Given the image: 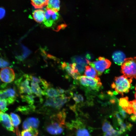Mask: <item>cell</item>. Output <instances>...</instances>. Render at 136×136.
<instances>
[{
  "mask_svg": "<svg viewBox=\"0 0 136 136\" xmlns=\"http://www.w3.org/2000/svg\"><path fill=\"white\" fill-rule=\"evenodd\" d=\"M66 126L71 131L68 136H91L89 129L79 119L67 123Z\"/></svg>",
  "mask_w": 136,
  "mask_h": 136,
  "instance_id": "cell-1",
  "label": "cell"
},
{
  "mask_svg": "<svg viewBox=\"0 0 136 136\" xmlns=\"http://www.w3.org/2000/svg\"><path fill=\"white\" fill-rule=\"evenodd\" d=\"M132 81V79L126 77L124 75L115 77L111 87L117 93L123 96L124 93L129 91Z\"/></svg>",
  "mask_w": 136,
  "mask_h": 136,
  "instance_id": "cell-2",
  "label": "cell"
},
{
  "mask_svg": "<svg viewBox=\"0 0 136 136\" xmlns=\"http://www.w3.org/2000/svg\"><path fill=\"white\" fill-rule=\"evenodd\" d=\"M121 71L125 77L136 79V57L125 58L121 65Z\"/></svg>",
  "mask_w": 136,
  "mask_h": 136,
  "instance_id": "cell-3",
  "label": "cell"
},
{
  "mask_svg": "<svg viewBox=\"0 0 136 136\" xmlns=\"http://www.w3.org/2000/svg\"><path fill=\"white\" fill-rule=\"evenodd\" d=\"M111 62L109 60L103 57H99L95 61H89L88 64L95 69L99 76L110 66Z\"/></svg>",
  "mask_w": 136,
  "mask_h": 136,
  "instance_id": "cell-4",
  "label": "cell"
},
{
  "mask_svg": "<svg viewBox=\"0 0 136 136\" xmlns=\"http://www.w3.org/2000/svg\"><path fill=\"white\" fill-rule=\"evenodd\" d=\"M69 97L63 94L56 97L49 98L45 101L44 105L57 109H60L68 101Z\"/></svg>",
  "mask_w": 136,
  "mask_h": 136,
  "instance_id": "cell-5",
  "label": "cell"
},
{
  "mask_svg": "<svg viewBox=\"0 0 136 136\" xmlns=\"http://www.w3.org/2000/svg\"><path fill=\"white\" fill-rule=\"evenodd\" d=\"M79 80L81 85L89 90H98L102 85L100 80H97L84 75L80 76Z\"/></svg>",
  "mask_w": 136,
  "mask_h": 136,
  "instance_id": "cell-6",
  "label": "cell"
},
{
  "mask_svg": "<svg viewBox=\"0 0 136 136\" xmlns=\"http://www.w3.org/2000/svg\"><path fill=\"white\" fill-rule=\"evenodd\" d=\"M24 76V79L23 80V78L21 77L16 81L15 83L18 87L20 94H32V91L29 86V81H31L29 75H25Z\"/></svg>",
  "mask_w": 136,
  "mask_h": 136,
  "instance_id": "cell-7",
  "label": "cell"
},
{
  "mask_svg": "<svg viewBox=\"0 0 136 136\" xmlns=\"http://www.w3.org/2000/svg\"><path fill=\"white\" fill-rule=\"evenodd\" d=\"M44 11L45 19L43 23L47 27H50L58 19L59 14L57 11L46 8L44 9Z\"/></svg>",
  "mask_w": 136,
  "mask_h": 136,
  "instance_id": "cell-8",
  "label": "cell"
},
{
  "mask_svg": "<svg viewBox=\"0 0 136 136\" xmlns=\"http://www.w3.org/2000/svg\"><path fill=\"white\" fill-rule=\"evenodd\" d=\"M17 96L16 92L14 88H9L0 90V98L5 100L8 105L14 103Z\"/></svg>",
  "mask_w": 136,
  "mask_h": 136,
  "instance_id": "cell-9",
  "label": "cell"
},
{
  "mask_svg": "<svg viewBox=\"0 0 136 136\" xmlns=\"http://www.w3.org/2000/svg\"><path fill=\"white\" fill-rule=\"evenodd\" d=\"M89 56H86V58L81 56H75L72 58V61L75 65L78 73L80 75L85 71V67L89 61Z\"/></svg>",
  "mask_w": 136,
  "mask_h": 136,
  "instance_id": "cell-10",
  "label": "cell"
},
{
  "mask_svg": "<svg viewBox=\"0 0 136 136\" xmlns=\"http://www.w3.org/2000/svg\"><path fill=\"white\" fill-rule=\"evenodd\" d=\"M13 70L9 67L2 68L0 71V78L3 82L9 83L12 82L15 78Z\"/></svg>",
  "mask_w": 136,
  "mask_h": 136,
  "instance_id": "cell-11",
  "label": "cell"
},
{
  "mask_svg": "<svg viewBox=\"0 0 136 136\" xmlns=\"http://www.w3.org/2000/svg\"><path fill=\"white\" fill-rule=\"evenodd\" d=\"M0 122L8 130L15 132L11 117L7 114L0 111Z\"/></svg>",
  "mask_w": 136,
  "mask_h": 136,
  "instance_id": "cell-12",
  "label": "cell"
},
{
  "mask_svg": "<svg viewBox=\"0 0 136 136\" xmlns=\"http://www.w3.org/2000/svg\"><path fill=\"white\" fill-rule=\"evenodd\" d=\"M64 128V126L58 122H52L47 126L46 130L48 133L51 134L57 135L63 132Z\"/></svg>",
  "mask_w": 136,
  "mask_h": 136,
  "instance_id": "cell-13",
  "label": "cell"
},
{
  "mask_svg": "<svg viewBox=\"0 0 136 136\" xmlns=\"http://www.w3.org/2000/svg\"><path fill=\"white\" fill-rule=\"evenodd\" d=\"M61 67L65 70L68 74L73 79L75 80H79L80 75L74 72L71 64L63 62L61 64Z\"/></svg>",
  "mask_w": 136,
  "mask_h": 136,
  "instance_id": "cell-14",
  "label": "cell"
},
{
  "mask_svg": "<svg viewBox=\"0 0 136 136\" xmlns=\"http://www.w3.org/2000/svg\"><path fill=\"white\" fill-rule=\"evenodd\" d=\"M10 117L13 126L15 128V132L18 136H21V134L18 126L21 122V119L19 116L15 113H11Z\"/></svg>",
  "mask_w": 136,
  "mask_h": 136,
  "instance_id": "cell-15",
  "label": "cell"
},
{
  "mask_svg": "<svg viewBox=\"0 0 136 136\" xmlns=\"http://www.w3.org/2000/svg\"><path fill=\"white\" fill-rule=\"evenodd\" d=\"M119 105L123 109L128 113H132L131 104L128 100V97L120 98L119 100Z\"/></svg>",
  "mask_w": 136,
  "mask_h": 136,
  "instance_id": "cell-16",
  "label": "cell"
},
{
  "mask_svg": "<svg viewBox=\"0 0 136 136\" xmlns=\"http://www.w3.org/2000/svg\"><path fill=\"white\" fill-rule=\"evenodd\" d=\"M125 54L121 51H117L113 54L112 58L114 62L116 64L121 65L125 58Z\"/></svg>",
  "mask_w": 136,
  "mask_h": 136,
  "instance_id": "cell-17",
  "label": "cell"
},
{
  "mask_svg": "<svg viewBox=\"0 0 136 136\" xmlns=\"http://www.w3.org/2000/svg\"><path fill=\"white\" fill-rule=\"evenodd\" d=\"M32 15L33 19L37 22L43 23L45 20V12L42 10L39 9L33 11Z\"/></svg>",
  "mask_w": 136,
  "mask_h": 136,
  "instance_id": "cell-18",
  "label": "cell"
},
{
  "mask_svg": "<svg viewBox=\"0 0 136 136\" xmlns=\"http://www.w3.org/2000/svg\"><path fill=\"white\" fill-rule=\"evenodd\" d=\"M84 75L97 80H100L97 73L94 68L89 65L86 66Z\"/></svg>",
  "mask_w": 136,
  "mask_h": 136,
  "instance_id": "cell-19",
  "label": "cell"
},
{
  "mask_svg": "<svg viewBox=\"0 0 136 136\" xmlns=\"http://www.w3.org/2000/svg\"><path fill=\"white\" fill-rule=\"evenodd\" d=\"M31 86L32 91L37 96L41 97L42 95H45L44 91L41 89L38 83L32 81Z\"/></svg>",
  "mask_w": 136,
  "mask_h": 136,
  "instance_id": "cell-20",
  "label": "cell"
},
{
  "mask_svg": "<svg viewBox=\"0 0 136 136\" xmlns=\"http://www.w3.org/2000/svg\"><path fill=\"white\" fill-rule=\"evenodd\" d=\"M60 7V0H48L46 8L58 12Z\"/></svg>",
  "mask_w": 136,
  "mask_h": 136,
  "instance_id": "cell-21",
  "label": "cell"
},
{
  "mask_svg": "<svg viewBox=\"0 0 136 136\" xmlns=\"http://www.w3.org/2000/svg\"><path fill=\"white\" fill-rule=\"evenodd\" d=\"M44 91L45 95L49 98L56 97L60 95L57 89H56L53 88H49Z\"/></svg>",
  "mask_w": 136,
  "mask_h": 136,
  "instance_id": "cell-22",
  "label": "cell"
},
{
  "mask_svg": "<svg viewBox=\"0 0 136 136\" xmlns=\"http://www.w3.org/2000/svg\"><path fill=\"white\" fill-rule=\"evenodd\" d=\"M48 0H30L32 5L36 8H41L47 5Z\"/></svg>",
  "mask_w": 136,
  "mask_h": 136,
  "instance_id": "cell-23",
  "label": "cell"
},
{
  "mask_svg": "<svg viewBox=\"0 0 136 136\" xmlns=\"http://www.w3.org/2000/svg\"><path fill=\"white\" fill-rule=\"evenodd\" d=\"M38 131L36 129L32 128L30 130H24L21 132V136H37Z\"/></svg>",
  "mask_w": 136,
  "mask_h": 136,
  "instance_id": "cell-24",
  "label": "cell"
},
{
  "mask_svg": "<svg viewBox=\"0 0 136 136\" xmlns=\"http://www.w3.org/2000/svg\"><path fill=\"white\" fill-rule=\"evenodd\" d=\"M21 97L22 100L26 102L29 105H33L34 102L35 96L32 95L30 94L21 95Z\"/></svg>",
  "mask_w": 136,
  "mask_h": 136,
  "instance_id": "cell-25",
  "label": "cell"
},
{
  "mask_svg": "<svg viewBox=\"0 0 136 136\" xmlns=\"http://www.w3.org/2000/svg\"><path fill=\"white\" fill-rule=\"evenodd\" d=\"M26 120L33 128L37 129L39 124V121L37 118L30 117L28 118Z\"/></svg>",
  "mask_w": 136,
  "mask_h": 136,
  "instance_id": "cell-26",
  "label": "cell"
},
{
  "mask_svg": "<svg viewBox=\"0 0 136 136\" xmlns=\"http://www.w3.org/2000/svg\"><path fill=\"white\" fill-rule=\"evenodd\" d=\"M35 109V107L33 106L30 105L28 106H20L18 107L17 109V111H20L24 113H27Z\"/></svg>",
  "mask_w": 136,
  "mask_h": 136,
  "instance_id": "cell-27",
  "label": "cell"
},
{
  "mask_svg": "<svg viewBox=\"0 0 136 136\" xmlns=\"http://www.w3.org/2000/svg\"><path fill=\"white\" fill-rule=\"evenodd\" d=\"M113 128L108 121L106 120L104 121L103 123L102 129L103 133L108 131Z\"/></svg>",
  "mask_w": 136,
  "mask_h": 136,
  "instance_id": "cell-28",
  "label": "cell"
},
{
  "mask_svg": "<svg viewBox=\"0 0 136 136\" xmlns=\"http://www.w3.org/2000/svg\"><path fill=\"white\" fill-rule=\"evenodd\" d=\"M121 134L119 131L116 130L113 128L111 130L103 133V136H120Z\"/></svg>",
  "mask_w": 136,
  "mask_h": 136,
  "instance_id": "cell-29",
  "label": "cell"
},
{
  "mask_svg": "<svg viewBox=\"0 0 136 136\" xmlns=\"http://www.w3.org/2000/svg\"><path fill=\"white\" fill-rule=\"evenodd\" d=\"M8 105L5 100L0 98V111L5 112L8 109L7 108Z\"/></svg>",
  "mask_w": 136,
  "mask_h": 136,
  "instance_id": "cell-30",
  "label": "cell"
},
{
  "mask_svg": "<svg viewBox=\"0 0 136 136\" xmlns=\"http://www.w3.org/2000/svg\"><path fill=\"white\" fill-rule=\"evenodd\" d=\"M73 98L76 103H79L83 101L84 100V98L82 95L74 93L72 94Z\"/></svg>",
  "mask_w": 136,
  "mask_h": 136,
  "instance_id": "cell-31",
  "label": "cell"
},
{
  "mask_svg": "<svg viewBox=\"0 0 136 136\" xmlns=\"http://www.w3.org/2000/svg\"><path fill=\"white\" fill-rule=\"evenodd\" d=\"M131 127L132 125L130 124L126 125L124 123L122 124L121 125L119 130L120 133L121 134L127 130H130Z\"/></svg>",
  "mask_w": 136,
  "mask_h": 136,
  "instance_id": "cell-32",
  "label": "cell"
},
{
  "mask_svg": "<svg viewBox=\"0 0 136 136\" xmlns=\"http://www.w3.org/2000/svg\"><path fill=\"white\" fill-rule=\"evenodd\" d=\"M22 127L24 130H30L33 128L26 120L24 121L23 122Z\"/></svg>",
  "mask_w": 136,
  "mask_h": 136,
  "instance_id": "cell-33",
  "label": "cell"
},
{
  "mask_svg": "<svg viewBox=\"0 0 136 136\" xmlns=\"http://www.w3.org/2000/svg\"><path fill=\"white\" fill-rule=\"evenodd\" d=\"M29 77L31 81H33L38 83H41L42 79L40 77L38 78L31 75H29Z\"/></svg>",
  "mask_w": 136,
  "mask_h": 136,
  "instance_id": "cell-34",
  "label": "cell"
},
{
  "mask_svg": "<svg viewBox=\"0 0 136 136\" xmlns=\"http://www.w3.org/2000/svg\"><path fill=\"white\" fill-rule=\"evenodd\" d=\"M133 109V113L136 117V99L130 101Z\"/></svg>",
  "mask_w": 136,
  "mask_h": 136,
  "instance_id": "cell-35",
  "label": "cell"
},
{
  "mask_svg": "<svg viewBox=\"0 0 136 136\" xmlns=\"http://www.w3.org/2000/svg\"><path fill=\"white\" fill-rule=\"evenodd\" d=\"M5 13V10L4 8L2 7L0 8V19L4 17Z\"/></svg>",
  "mask_w": 136,
  "mask_h": 136,
  "instance_id": "cell-36",
  "label": "cell"
},
{
  "mask_svg": "<svg viewBox=\"0 0 136 136\" xmlns=\"http://www.w3.org/2000/svg\"><path fill=\"white\" fill-rule=\"evenodd\" d=\"M8 65L7 62L0 59V67L4 68Z\"/></svg>",
  "mask_w": 136,
  "mask_h": 136,
  "instance_id": "cell-37",
  "label": "cell"
},
{
  "mask_svg": "<svg viewBox=\"0 0 136 136\" xmlns=\"http://www.w3.org/2000/svg\"><path fill=\"white\" fill-rule=\"evenodd\" d=\"M57 89L60 95L63 94L65 91L64 89L60 88H58Z\"/></svg>",
  "mask_w": 136,
  "mask_h": 136,
  "instance_id": "cell-38",
  "label": "cell"
},
{
  "mask_svg": "<svg viewBox=\"0 0 136 136\" xmlns=\"http://www.w3.org/2000/svg\"><path fill=\"white\" fill-rule=\"evenodd\" d=\"M135 90H136V86L135 87ZM134 96H135V97L136 99V92L134 94Z\"/></svg>",
  "mask_w": 136,
  "mask_h": 136,
  "instance_id": "cell-39",
  "label": "cell"
}]
</instances>
